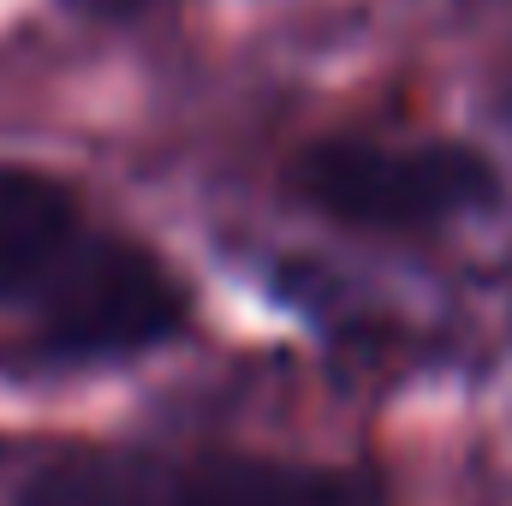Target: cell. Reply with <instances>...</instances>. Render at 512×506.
Here are the masks:
<instances>
[{
	"label": "cell",
	"instance_id": "obj_1",
	"mask_svg": "<svg viewBox=\"0 0 512 506\" xmlns=\"http://www.w3.org/2000/svg\"><path fill=\"white\" fill-rule=\"evenodd\" d=\"M292 185L322 215L364 233H429L501 197V173L471 143H370L328 137L298 155Z\"/></svg>",
	"mask_w": 512,
	"mask_h": 506
},
{
	"label": "cell",
	"instance_id": "obj_2",
	"mask_svg": "<svg viewBox=\"0 0 512 506\" xmlns=\"http://www.w3.org/2000/svg\"><path fill=\"white\" fill-rule=\"evenodd\" d=\"M185 322V292L143 245H90L48 274L42 346L54 358H126Z\"/></svg>",
	"mask_w": 512,
	"mask_h": 506
},
{
	"label": "cell",
	"instance_id": "obj_3",
	"mask_svg": "<svg viewBox=\"0 0 512 506\" xmlns=\"http://www.w3.org/2000/svg\"><path fill=\"white\" fill-rule=\"evenodd\" d=\"M78 233V197L36 167H0V292L48 280Z\"/></svg>",
	"mask_w": 512,
	"mask_h": 506
},
{
	"label": "cell",
	"instance_id": "obj_4",
	"mask_svg": "<svg viewBox=\"0 0 512 506\" xmlns=\"http://www.w3.org/2000/svg\"><path fill=\"white\" fill-rule=\"evenodd\" d=\"M179 506H376V495L322 465L280 459H203L179 477Z\"/></svg>",
	"mask_w": 512,
	"mask_h": 506
},
{
	"label": "cell",
	"instance_id": "obj_5",
	"mask_svg": "<svg viewBox=\"0 0 512 506\" xmlns=\"http://www.w3.org/2000/svg\"><path fill=\"white\" fill-rule=\"evenodd\" d=\"M24 506H161L149 465L120 453H66L42 465L24 489Z\"/></svg>",
	"mask_w": 512,
	"mask_h": 506
}]
</instances>
